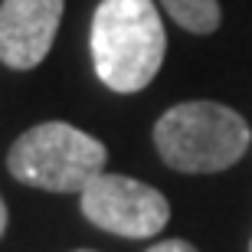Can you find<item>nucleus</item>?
I'll list each match as a JSON object with an SVG mask.
<instances>
[{"label": "nucleus", "mask_w": 252, "mask_h": 252, "mask_svg": "<svg viewBox=\"0 0 252 252\" xmlns=\"http://www.w3.org/2000/svg\"><path fill=\"white\" fill-rule=\"evenodd\" d=\"M79 196L89 223L125 239H151L170 220L167 196L125 174H98Z\"/></svg>", "instance_id": "4"}, {"label": "nucleus", "mask_w": 252, "mask_h": 252, "mask_svg": "<svg viewBox=\"0 0 252 252\" xmlns=\"http://www.w3.org/2000/svg\"><path fill=\"white\" fill-rule=\"evenodd\" d=\"M249 125L220 102H180L158 118L154 144L164 164L180 174H220L249 148Z\"/></svg>", "instance_id": "2"}, {"label": "nucleus", "mask_w": 252, "mask_h": 252, "mask_svg": "<svg viewBox=\"0 0 252 252\" xmlns=\"http://www.w3.org/2000/svg\"><path fill=\"white\" fill-rule=\"evenodd\" d=\"M148 252H196V249L184 239H164V243H154Z\"/></svg>", "instance_id": "7"}, {"label": "nucleus", "mask_w": 252, "mask_h": 252, "mask_svg": "<svg viewBox=\"0 0 252 252\" xmlns=\"http://www.w3.org/2000/svg\"><path fill=\"white\" fill-rule=\"evenodd\" d=\"M7 220H10L7 216V203H3V196H0V236L7 233Z\"/></svg>", "instance_id": "8"}, {"label": "nucleus", "mask_w": 252, "mask_h": 252, "mask_svg": "<svg viewBox=\"0 0 252 252\" xmlns=\"http://www.w3.org/2000/svg\"><path fill=\"white\" fill-rule=\"evenodd\" d=\"M249 252H252V243H249Z\"/></svg>", "instance_id": "9"}, {"label": "nucleus", "mask_w": 252, "mask_h": 252, "mask_svg": "<svg viewBox=\"0 0 252 252\" xmlns=\"http://www.w3.org/2000/svg\"><path fill=\"white\" fill-rule=\"evenodd\" d=\"M174 23H180L190 33H213L223 20L220 0H160Z\"/></svg>", "instance_id": "6"}, {"label": "nucleus", "mask_w": 252, "mask_h": 252, "mask_svg": "<svg viewBox=\"0 0 252 252\" xmlns=\"http://www.w3.org/2000/svg\"><path fill=\"white\" fill-rule=\"evenodd\" d=\"M82 252H89V249H82Z\"/></svg>", "instance_id": "10"}, {"label": "nucleus", "mask_w": 252, "mask_h": 252, "mask_svg": "<svg viewBox=\"0 0 252 252\" xmlns=\"http://www.w3.org/2000/svg\"><path fill=\"white\" fill-rule=\"evenodd\" d=\"M92 65L112 92H141L154 82L167 33L154 0H102L92 17Z\"/></svg>", "instance_id": "1"}, {"label": "nucleus", "mask_w": 252, "mask_h": 252, "mask_svg": "<svg viewBox=\"0 0 252 252\" xmlns=\"http://www.w3.org/2000/svg\"><path fill=\"white\" fill-rule=\"evenodd\" d=\"M65 0H0V63L27 72L49 56Z\"/></svg>", "instance_id": "5"}, {"label": "nucleus", "mask_w": 252, "mask_h": 252, "mask_svg": "<svg viewBox=\"0 0 252 252\" xmlns=\"http://www.w3.org/2000/svg\"><path fill=\"white\" fill-rule=\"evenodd\" d=\"M105 144L82 128L65 122H43L13 141L7 167L27 187L82 193L98 174H105Z\"/></svg>", "instance_id": "3"}]
</instances>
